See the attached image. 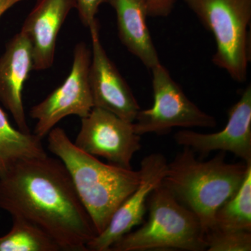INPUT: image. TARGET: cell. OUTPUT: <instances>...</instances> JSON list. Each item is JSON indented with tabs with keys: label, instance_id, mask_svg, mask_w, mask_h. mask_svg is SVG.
<instances>
[{
	"label": "cell",
	"instance_id": "cell-10",
	"mask_svg": "<svg viewBox=\"0 0 251 251\" xmlns=\"http://www.w3.org/2000/svg\"><path fill=\"white\" fill-rule=\"evenodd\" d=\"M168 162L161 153L145 157L140 165V181L136 189L117 208L108 226L87 245L88 251H109L117 241L142 224L149 196L161 184Z\"/></svg>",
	"mask_w": 251,
	"mask_h": 251
},
{
	"label": "cell",
	"instance_id": "cell-12",
	"mask_svg": "<svg viewBox=\"0 0 251 251\" xmlns=\"http://www.w3.org/2000/svg\"><path fill=\"white\" fill-rule=\"evenodd\" d=\"M75 8L76 0H36L21 30L31 43L33 70L44 71L52 67L59 31Z\"/></svg>",
	"mask_w": 251,
	"mask_h": 251
},
{
	"label": "cell",
	"instance_id": "cell-1",
	"mask_svg": "<svg viewBox=\"0 0 251 251\" xmlns=\"http://www.w3.org/2000/svg\"><path fill=\"white\" fill-rule=\"evenodd\" d=\"M0 209L39 226L63 251H88L98 234L67 168L48 154L18 162L0 176Z\"/></svg>",
	"mask_w": 251,
	"mask_h": 251
},
{
	"label": "cell",
	"instance_id": "cell-18",
	"mask_svg": "<svg viewBox=\"0 0 251 251\" xmlns=\"http://www.w3.org/2000/svg\"><path fill=\"white\" fill-rule=\"evenodd\" d=\"M205 240L209 251H251L250 231L211 227L205 233Z\"/></svg>",
	"mask_w": 251,
	"mask_h": 251
},
{
	"label": "cell",
	"instance_id": "cell-15",
	"mask_svg": "<svg viewBox=\"0 0 251 251\" xmlns=\"http://www.w3.org/2000/svg\"><path fill=\"white\" fill-rule=\"evenodd\" d=\"M41 140L13 126L0 108V176L23 160L46 156Z\"/></svg>",
	"mask_w": 251,
	"mask_h": 251
},
{
	"label": "cell",
	"instance_id": "cell-11",
	"mask_svg": "<svg viewBox=\"0 0 251 251\" xmlns=\"http://www.w3.org/2000/svg\"><path fill=\"white\" fill-rule=\"evenodd\" d=\"M178 145L186 147L202 157L214 151H229L243 162L251 163V86L228 112V121L224 129L214 133L181 130L175 135Z\"/></svg>",
	"mask_w": 251,
	"mask_h": 251
},
{
	"label": "cell",
	"instance_id": "cell-7",
	"mask_svg": "<svg viewBox=\"0 0 251 251\" xmlns=\"http://www.w3.org/2000/svg\"><path fill=\"white\" fill-rule=\"evenodd\" d=\"M91 50L83 42L74 48L72 69L59 87L31 108L29 115L36 120L34 134L42 140L62 119L77 115L81 119L94 108L89 83Z\"/></svg>",
	"mask_w": 251,
	"mask_h": 251
},
{
	"label": "cell",
	"instance_id": "cell-20",
	"mask_svg": "<svg viewBox=\"0 0 251 251\" xmlns=\"http://www.w3.org/2000/svg\"><path fill=\"white\" fill-rule=\"evenodd\" d=\"M176 0H146L148 16L167 17L171 14Z\"/></svg>",
	"mask_w": 251,
	"mask_h": 251
},
{
	"label": "cell",
	"instance_id": "cell-16",
	"mask_svg": "<svg viewBox=\"0 0 251 251\" xmlns=\"http://www.w3.org/2000/svg\"><path fill=\"white\" fill-rule=\"evenodd\" d=\"M11 218V229L0 237V251H63L58 243L39 226L21 216Z\"/></svg>",
	"mask_w": 251,
	"mask_h": 251
},
{
	"label": "cell",
	"instance_id": "cell-21",
	"mask_svg": "<svg viewBox=\"0 0 251 251\" xmlns=\"http://www.w3.org/2000/svg\"><path fill=\"white\" fill-rule=\"evenodd\" d=\"M23 0H0V18L15 4Z\"/></svg>",
	"mask_w": 251,
	"mask_h": 251
},
{
	"label": "cell",
	"instance_id": "cell-13",
	"mask_svg": "<svg viewBox=\"0 0 251 251\" xmlns=\"http://www.w3.org/2000/svg\"><path fill=\"white\" fill-rule=\"evenodd\" d=\"M33 70L30 41L21 31L6 44L0 57V102L14 118L18 129L31 133L23 100L25 83Z\"/></svg>",
	"mask_w": 251,
	"mask_h": 251
},
{
	"label": "cell",
	"instance_id": "cell-14",
	"mask_svg": "<svg viewBox=\"0 0 251 251\" xmlns=\"http://www.w3.org/2000/svg\"><path fill=\"white\" fill-rule=\"evenodd\" d=\"M115 10L120 41L148 69L160 64L147 23L146 0H105Z\"/></svg>",
	"mask_w": 251,
	"mask_h": 251
},
{
	"label": "cell",
	"instance_id": "cell-3",
	"mask_svg": "<svg viewBox=\"0 0 251 251\" xmlns=\"http://www.w3.org/2000/svg\"><path fill=\"white\" fill-rule=\"evenodd\" d=\"M225 158L221 151L202 161L192 150L184 147L168 163L162 181V186L197 216L204 234L214 226L220 206L237 192L251 164L229 163Z\"/></svg>",
	"mask_w": 251,
	"mask_h": 251
},
{
	"label": "cell",
	"instance_id": "cell-4",
	"mask_svg": "<svg viewBox=\"0 0 251 251\" xmlns=\"http://www.w3.org/2000/svg\"><path fill=\"white\" fill-rule=\"evenodd\" d=\"M148 198V221L117 241L109 251H206L205 234L192 211L161 184Z\"/></svg>",
	"mask_w": 251,
	"mask_h": 251
},
{
	"label": "cell",
	"instance_id": "cell-6",
	"mask_svg": "<svg viewBox=\"0 0 251 251\" xmlns=\"http://www.w3.org/2000/svg\"><path fill=\"white\" fill-rule=\"evenodd\" d=\"M153 103L140 110L133 126L135 133L163 135L173 128H215V117L202 111L188 98L161 63L151 69Z\"/></svg>",
	"mask_w": 251,
	"mask_h": 251
},
{
	"label": "cell",
	"instance_id": "cell-2",
	"mask_svg": "<svg viewBox=\"0 0 251 251\" xmlns=\"http://www.w3.org/2000/svg\"><path fill=\"white\" fill-rule=\"evenodd\" d=\"M49 150L67 168L81 202L98 234L115 211L136 189L140 171L105 164L75 146L62 128L48 134Z\"/></svg>",
	"mask_w": 251,
	"mask_h": 251
},
{
	"label": "cell",
	"instance_id": "cell-5",
	"mask_svg": "<svg viewBox=\"0 0 251 251\" xmlns=\"http://www.w3.org/2000/svg\"><path fill=\"white\" fill-rule=\"evenodd\" d=\"M215 40L213 63L238 82L247 80L251 60V0H184Z\"/></svg>",
	"mask_w": 251,
	"mask_h": 251
},
{
	"label": "cell",
	"instance_id": "cell-19",
	"mask_svg": "<svg viewBox=\"0 0 251 251\" xmlns=\"http://www.w3.org/2000/svg\"><path fill=\"white\" fill-rule=\"evenodd\" d=\"M105 0H76L79 19L85 27H90L96 21L99 6Z\"/></svg>",
	"mask_w": 251,
	"mask_h": 251
},
{
	"label": "cell",
	"instance_id": "cell-8",
	"mask_svg": "<svg viewBox=\"0 0 251 251\" xmlns=\"http://www.w3.org/2000/svg\"><path fill=\"white\" fill-rule=\"evenodd\" d=\"M140 140L133 122L94 107L81 119L80 129L74 143L89 154L105 158L110 164L132 169V158L141 148Z\"/></svg>",
	"mask_w": 251,
	"mask_h": 251
},
{
	"label": "cell",
	"instance_id": "cell-17",
	"mask_svg": "<svg viewBox=\"0 0 251 251\" xmlns=\"http://www.w3.org/2000/svg\"><path fill=\"white\" fill-rule=\"evenodd\" d=\"M214 226L251 232V164L237 192L216 211Z\"/></svg>",
	"mask_w": 251,
	"mask_h": 251
},
{
	"label": "cell",
	"instance_id": "cell-9",
	"mask_svg": "<svg viewBox=\"0 0 251 251\" xmlns=\"http://www.w3.org/2000/svg\"><path fill=\"white\" fill-rule=\"evenodd\" d=\"M89 28L92 45L89 83L94 107L133 123L141 110L139 104L100 42L98 21Z\"/></svg>",
	"mask_w": 251,
	"mask_h": 251
}]
</instances>
